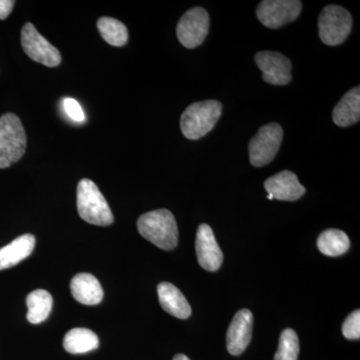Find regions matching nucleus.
Wrapping results in <instances>:
<instances>
[{"label":"nucleus","mask_w":360,"mask_h":360,"mask_svg":"<svg viewBox=\"0 0 360 360\" xmlns=\"http://www.w3.org/2000/svg\"><path fill=\"white\" fill-rule=\"evenodd\" d=\"M210 30V15L202 7H194L186 11L177 25L176 33L180 44L186 49L200 46Z\"/></svg>","instance_id":"6e6552de"},{"label":"nucleus","mask_w":360,"mask_h":360,"mask_svg":"<svg viewBox=\"0 0 360 360\" xmlns=\"http://www.w3.org/2000/svg\"><path fill=\"white\" fill-rule=\"evenodd\" d=\"M350 240L345 232L340 229H328L317 239L319 251L328 257H338L349 250Z\"/></svg>","instance_id":"aec40b11"},{"label":"nucleus","mask_w":360,"mask_h":360,"mask_svg":"<svg viewBox=\"0 0 360 360\" xmlns=\"http://www.w3.org/2000/svg\"><path fill=\"white\" fill-rule=\"evenodd\" d=\"M137 229L146 240L163 250H172L179 243V229L174 214L167 210L144 213L137 220Z\"/></svg>","instance_id":"f257e3e1"},{"label":"nucleus","mask_w":360,"mask_h":360,"mask_svg":"<svg viewBox=\"0 0 360 360\" xmlns=\"http://www.w3.org/2000/svg\"><path fill=\"white\" fill-rule=\"evenodd\" d=\"M77 210L79 217L90 224L108 226L115 221L108 201L90 179H82L78 184Z\"/></svg>","instance_id":"f03ea898"},{"label":"nucleus","mask_w":360,"mask_h":360,"mask_svg":"<svg viewBox=\"0 0 360 360\" xmlns=\"http://www.w3.org/2000/svg\"><path fill=\"white\" fill-rule=\"evenodd\" d=\"M255 63L264 75V80L272 85H286L291 82L290 59L279 52L260 51L255 56Z\"/></svg>","instance_id":"9d476101"},{"label":"nucleus","mask_w":360,"mask_h":360,"mask_svg":"<svg viewBox=\"0 0 360 360\" xmlns=\"http://www.w3.org/2000/svg\"><path fill=\"white\" fill-rule=\"evenodd\" d=\"M98 347V336L89 328L71 329L63 340V347L71 354H86Z\"/></svg>","instance_id":"a211bd4d"},{"label":"nucleus","mask_w":360,"mask_h":360,"mask_svg":"<svg viewBox=\"0 0 360 360\" xmlns=\"http://www.w3.org/2000/svg\"><path fill=\"white\" fill-rule=\"evenodd\" d=\"M283 139V127L277 123H269L262 127L250 141L251 165L262 167L271 162L281 148Z\"/></svg>","instance_id":"423d86ee"},{"label":"nucleus","mask_w":360,"mask_h":360,"mask_svg":"<svg viewBox=\"0 0 360 360\" xmlns=\"http://www.w3.org/2000/svg\"><path fill=\"white\" fill-rule=\"evenodd\" d=\"M352 27V18L340 6L324 7L319 16V37L324 44L335 46L347 39Z\"/></svg>","instance_id":"39448f33"},{"label":"nucleus","mask_w":360,"mask_h":360,"mask_svg":"<svg viewBox=\"0 0 360 360\" xmlns=\"http://www.w3.org/2000/svg\"><path fill=\"white\" fill-rule=\"evenodd\" d=\"M52 296L49 291L37 290L30 292L26 297L28 307L27 321L32 324L41 323L46 321L52 309Z\"/></svg>","instance_id":"6ab92c4d"},{"label":"nucleus","mask_w":360,"mask_h":360,"mask_svg":"<svg viewBox=\"0 0 360 360\" xmlns=\"http://www.w3.org/2000/svg\"><path fill=\"white\" fill-rule=\"evenodd\" d=\"M265 191L274 200L295 201L300 200L305 193V187L293 172L283 170L264 182Z\"/></svg>","instance_id":"ddd939ff"},{"label":"nucleus","mask_w":360,"mask_h":360,"mask_svg":"<svg viewBox=\"0 0 360 360\" xmlns=\"http://www.w3.org/2000/svg\"><path fill=\"white\" fill-rule=\"evenodd\" d=\"M97 28L103 39L112 46H124L129 40V32L122 21L111 18H101L97 21Z\"/></svg>","instance_id":"412c9836"},{"label":"nucleus","mask_w":360,"mask_h":360,"mask_svg":"<svg viewBox=\"0 0 360 360\" xmlns=\"http://www.w3.org/2000/svg\"><path fill=\"white\" fill-rule=\"evenodd\" d=\"M253 315L250 310L241 309L234 315L226 335L229 354L240 355L248 347L252 336Z\"/></svg>","instance_id":"f8f14e48"},{"label":"nucleus","mask_w":360,"mask_h":360,"mask_svg":"<svg viewBox=\"0 0 360 360\" xmlns=\"http://www.w3.org/2000/svg\"><path fill=\"white\" fill-rule=\"evenodd\" d=\"M34 246V236L26 233L0 248V270L11 269L20 264L32 255Z\"/></svg>","instance_id":"dca6fc26"},{"label":"nucleus","mask_w":360,"mask_h":360,"mask_svg":"<svg viewBox=\"0 0 360 360\" xmlns=\"http://www.w3.org/2000/svg\"><path fill=\"white\" fill-rule=\"evenodd\" d=\"M15 1L13 0H0V20H6L13 11Z\"/></svg>","instance_id":"393cba45"},{"label":"nucleus","mask_w":360,"mask_h":360,"mask_svg":"<svg viewBox=\"0 0 360 360\" xmlns=\"http://www.w3.org/2000/svg\"><path fill=\"white\" fill-rule=\"evenodd\" d=\"M302 8V4L297 0H264L258 6L257 15L262 25L276 30L295 21Z\"/></svg>","instance_id":"1a4fd4ad"},{"label":"nucleus","mask_w":360,"mask_h":360,"mask_svg":"<svg viewBox=\"0 0 360 360\" xmlns=\"http://www.w3.org/2000/svg\"><path fill=\"white\" fill-rule=\"evenodd\" d=\"M342 333L347 340H359L360 338V311L355 310L348 315L342 326Z\"/></svg>","instance_id":"5701e85b"},{"label":"nucleus","mask_w":360,"mask_h":360,"mask_svg":"<svg viewBox=\"0 0 360 360\" xmlns=\"http://www.w3.org/2000/svg\"><path fill=\"white\" fill-rule=\"evenodd\" d=\"M71 295L85 305H96L103 298V290L96 276L90 274H77L70 283Z\"/></svg>","instance_id":"4468645a"},{"label":"nucleus","mask_w":360,"mask_h":360,"mask_svg":"<svg viewBox=\"0 0 360 360\" xmlns=\"http://www.w3.org/2000/svg\"><path fill=\"white\" fill-rule=\"evenodd\" d=\"M333 122L340 127L355 124L360 120V89L354 87L345 94L333 112Z\"/></svg>","instance_id":"f3484780"},{"label":"nucleus","mask_w":360,"mask_h":360,"mask_svg":"<svg viewBox=\"0 0 360 360\" xmlns=\"http://www.w3.org/2000/svg\"><path fill=\"white\" fill-rule=\"evenodd\" d=\"M21 45L23 51L35 63L47 68H56L61 63L60 52L45 39L32 23H26L21 30Z\"/></svg>","instance_id":"0eeeda50"},{"label":"nucleus","mask_w":360,"mask_h":360,"mask_svg":"<svg viewBox=\"0 0 360 360\" xmlns=\"http://www.w3.org/2000/svg\"><path fill=\"white\" fill-rule=\"evenodd\" d=\"M195 250L198 264L208 271H217L224 262V255L214 238L212 227L200 224L196 233Z\"/></svg>","instance_id":"9b49d317"},{"label":"nucleus","mask_w":360,"mask_h":360,"mask_svg":"<svg viewBox=\"0 0 360 360\" xmlns=\"http://www.w3.org/2000/svg\"><path fill=\"white\" fill-rule=\"evenodd\" d=\"M63 106H65V110L66 115L70 116L71 120H75L77 122H84L85 116L84 110H82L80 104L77 103L75 99L66 98L63 101Z\"/></svg>","instance_id":"b1692460"},{"label":"nucleus","mask_w":360,"mask_h":360,"mask_svg":"<svg viewBox=\"0 0 360 360\" xmlns=\"http://www.w3.org/2000/svg\"><path fill=\"white\" fill-rule=\"evenodd\" d=\"M25 130L18 115L6 113L0 117V169L11 167L25 153Z\"/></svg>","instance_id":"20e7f679"},{"label":"nucleus","mask_w":360,"mask_h":360,"mask_svg":"<svg viewBox=\"0 0 360 360\" xmlns=\"http://www.w3.org/2000/svg\"><path fill=\"white\" fill-rule=\"evenodd\" d=\"M161 307L176 319H186L191 316V307L181 291L169 283H161L158 286Z\"/></svg>","instance_id":"2eb2a0df"},{"label":"nucleus","mask_w":360,"mask_h":360,"mask_svg":"<svg viewBox=\"0 0 360 360\" xmlns=\"http://www.w3.org/2000/svg\"><path fill=\"white\" fill-rule=\"evenodd\" d=\"M222 104L217 101H205L189 105L180 118V129L186 139L198 141L212 131L219 122Z\"/></svg>","instance_id":"7ed1b4c3"},{"label":"nucleus","mask_w":360,"mask_h":360,"mask_svg":"<svg viewBox=\"0 0 360 360\" xmlns=\"http://www.w3.org/2000/svg\"><path fill=\"white\" fill-rule=\"evenodd\" d=\"M300 354V341L293 329L288 328L283 331L279 338L278 348L274 360H297Z\"/></svg>","instance_id":"4be33fe9"},{"label":"nucleus","mask_w":360,"mask_h":360,"mask_svg":"<svg viewBox=\"0 0 360 360\" xmlns=\"http://www.w3.org/2000/svg\"><path fill=\"white\" fill-rule=\"evenodd\" d=\"M174 360H191L186 355L184 354H177L174 357Z\"/></svg>","instance_id":"a878e982"}]
</instances>
